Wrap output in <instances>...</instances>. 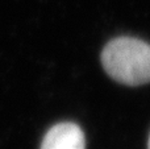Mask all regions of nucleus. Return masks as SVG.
Instances as JSON below:
<instances>
[{"instance_id": "obj_3", "label": "nucleus", "mask_w": 150, "mask_h": 149, "mask_svg": "<svg viewBox=\"0 0 150 149\" xmlns=\"http://www.w3.org/2000/svg\"><path fill=\"white\" fill-rule=\"evenodd\" d=\"M148 149H150V136H149V143H148Z\"/></svg>"}, {"instance_id": "obj_1", "label": "nucleus", "mask_w": 150, "mask_h": 149, "mask_svg": "<svg viewBox=\"0 0 150 149\" xmlns=\"http://www.w3.org/2000/svg\"><path fill=\"white\" fill-rule=\"evenodd\" d=\"M101 63L112 79L127 86L150 83V44L134 37H117L105 45Z\"/></svg>"}, {"instance_id": "obj_2", "label": "nucleus", "mask_w": 150, "mask_h": 149, "mask_svg": "<svg viewBox=\"0 0 150 149\" xmlns=\"http://www.w3.org/2000/svg\"><path fill=\"white\" fill-rule=\"evenodd\" d=\"M40 149H86V137L78 124L65 121L46 132Z\"/></svg>"}]
</instances>
